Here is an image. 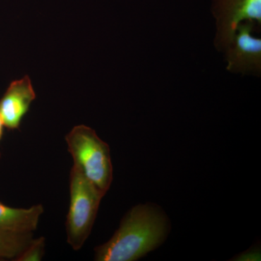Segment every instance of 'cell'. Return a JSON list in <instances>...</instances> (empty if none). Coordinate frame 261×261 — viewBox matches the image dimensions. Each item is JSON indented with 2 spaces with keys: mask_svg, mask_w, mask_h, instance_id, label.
<instances>
[{
  "mask_svg": "<svg viewBox=\"0 0 261 261\" xmlns=\"http://www.w3.org/2000/svg\"><path fill=\"white\" fill-rule=\"evenodd\" d=\"M170 229L169 219L160 206L154 203L136 205L125 215L112 238L95 247L94 260H139L161 246Z\"/></svg>",
  "mask_w": 261,
  "mask_h": 261,
  "instance_id": "1",
  "label": "cell"
},
{
  "mask_svg": "<svg viewBox=\"0 0 261 261\" xmlns=\"http://www.w3.org/2000/svg\"><path fill=\"white\" fill-rule=\"evenodd\" d=\"M65 141L73 165L106 195L113 178L109 145L85 125L73 127L65 136Z\"/></svg>",
  "mask_w": 261,
  "mask_h": 261,
  "instance_id": "2",
  "label": "cell"
},
{
  "mask_svg": "<svg viewBox=\"0 0 261 261\" xmlns=\"http://www.w3.org/2000/svg\"><path fill=\"white\" fill-rule=\"evenodd\" d=\"M105 195L73 165L70 173V205L65 228L67 242L79 250L87 241Z\"/></svg>",
  "mask_w": 261,
  "mask_h": 261,
  "instance_id": "3",
  "label": "cell"
},
{
  "mask_svg": "<svg viewBox=\"0 0 261 261\" xmlns=\"http://www.w3.org/2000/svg\"><path fill=\"white\" fill-rule=\"evenodd\" d=\"M212 14L216 21L214 44L225 51L232 42L238 25L249 21L261 25V0H213Z\"/></svg>",
  "mask_w": 261,
  "mask_h": 261,
  "instance_id": "4",
  "label": "cell"
},
{
  "mask_svg": "<svg viewBox=\"0 0 261 261\" xmlns=\"http://www.w3.org/2000/svg\"><path fill=\"white\" fill-rule=\"evenodd\" d=\"M255 25L245 21L238 25L232 42L225 50L228 71L243 74L260 73L261 39L252 34Z\"/></svg>",
  "mask_w": 261,
  "mask_h": 261,
  "instance_id": "5",
  "label": "cell"
},
{
  "mask_svg": "<svg viewBox=\"0 0 261 261\" xmlns=\"http://www.w3.org/2000/svg\"><path fill=\"white\" fill-rule=\"evenodd\" d=\"M36 93L28 75L10 83L0 99V118L5 128H20L22 120L29 112Z\"/></svg>",
  "mask_w": 261,
  "mask_h": 261,
  "instance_id": "6",
  "label": "cell"
},
{
  "mask_svg": "<svg viewBox=\"0 0 261 261\" xmlns=\"http://www.w3.org/2000/svg\"><path fill=\"white\" fill-rule=\"evenodd\" d=\"M43 213L42 205L15 208L0 202V229L19 233H32L37 229Z\"/></svg>",
  "mask_w": 261,
  "mask_h": 261,
  "instance_id": "7",
  "label": "cell"
},
{
  "mask_svg": "<svg viewBox=\"0 0 261 261\" xmlns=\"http://www.w3.org/2000/svg\"><path fill=\"white\" fill-rule=\"evenodd\" d=\"M33 239V233H19L0 229V258L16 260Z\"/></svg>",
  "mask_w": 261,
  "mask_h": 261,
  "instance_id": "8",
  "label": "cell"
},
{
  "mask_svg": "<svg viewBox=\"0 0 261 261\" xmlns=\"http://www.w3.org/2000/svg\"><path fill=\"white\" fill-rule=\"evenodd\" d=\"M44 247H45V240L44 238L33 239L28 247L15 260L29 261L42 260L44 254Z\"/></svg>",
  "mask_w": 261,
  "mask_h": 261,
  "instance_id": "9",
  "label": "cell"
},
{
  "mask_svg": "<svg viewBox=\"0 0 261 261\" xmlns=\"http://www.w3.org/2000/svg\"><path fill=\"white\" fill-rule=\"evenodd\" d=\"M260 252L258 250H250L248 251L243 252V253L240 254L236 259V260H260Z\"/></svg>",
  "mask_w": 261,
  "mask_h": 261,
  "instance_id": "10",
  "label": "cell"
},
{
  "mask_svg": "<svg viewBox=\"0 0 261 261\" xmlns=\"http://www.w3.org/2000/svg\"><path fill=\"white\" fill-rule=\"evenodd\" d=\"M4 124L3 122L0 118V142H1L2 138H3V133H4ZM0 159H1V152H0Z\"/></svg>",
  "mask_w": 261,
  "mask_h": 261,
  "instance_id": "11",
  "label": "cell"
}]
</instances>
